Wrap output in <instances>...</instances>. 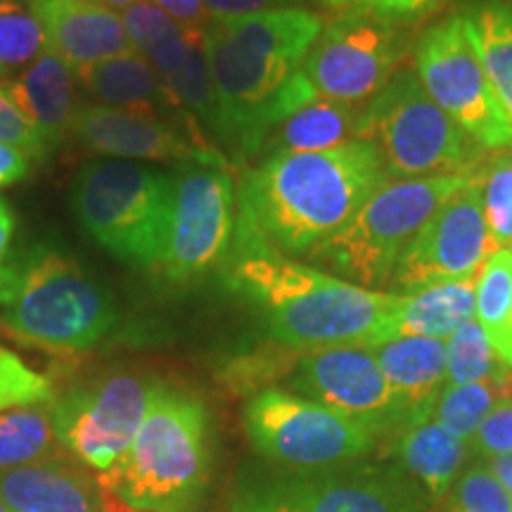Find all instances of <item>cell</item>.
Returning <instances> with one entry per match:
<instances>
[{
    "label": "cell",
    "mask_w": 512,
    "mask_h": 512,
    "mask_svg": "<svg viewBox=\"0 0 512 512\" xmlns=\"http://www.w3.org/2000/svg\"><path fill=\"white\" fill-rule=\"evenodd\" d=\"M387 181L375 150L354 140L325 152H275L240 185L233 261L313 254Z\"/></svg>",
    "instance_id": "cell-1"
},
{
    "label": "cell",
    "mask_w": 512,
    "mask_h": 512,
    "mask_svg": "<svg viewBox=\"0 0 512 512\" xmlns=\"http://www.w3.org/2000/svg\"><path fill=\"white\" fill-rule=\"evenodd\" d=\"M323 27L299 8L211 19L204 48L219 107L214 136L223 145L252 157L280 121L318 98L302 64Z\"/></svg>",
    "instance_id": "cell-2"
},
{
    "label": "cell",
    "mask_w": 512,
    "mask_h": 512,
    "mask_svg": "<svg viewBox=\"0 0 512 512\" xmlns=\"http://www.w3.org/2000/svg\"><path fill=\"white\" fill-rule=\"evenodd\" d=\"M235 287L261 306L275 342L297 351L377 347L392 339L401 294L366 290L280 254L233 261Z\"/></svg>",
    "instance_id": "cell-3"
},
{
    "label": "cell",
    "mask_w": 512,
    "mask_h": 512,
    "mask_svg": "<svg viewBox=\"0 0 512 512\" xmlns=\"http://www.w3.org/2000/svg\"><path fill=\"white\" fill-rule=\"evenodd\" d=\"M98 482L133 512H192L209 482V415L195 396L157 382L145 420Z\"/></svg>",
    "instance_id": "cell-4"
},
{
    "label": "cell",
    "mask_w": 512,
    "mask_h": 512,
    "mask_svg": "<svg viewBox=\"0 0 512 512\" xmlns=\"http://www.w3.org/2000/svg\"><path fill=\"white\" fill-rule=\"evenodd\" d=\"M0 320L38 347L88 351L112 335L119 313L79 261L36 245L3 268Z\"/></svg>",
    "instance_id": "cell-5"
},
{
    "label": "cell",
    "mask_w": 512,
    "mask_h": 512,
    "mask_svg": "<svg viewBox=\"0 0 512 512\" xmlns=\"http://www.w3.org/2000/svg\"><path fill=\"white\" fill-rule=\"evenodd\" d=\"M174 178L124 159L81 164L72 207L88 238L128 266L157 268L169 230Z\"/></svg>",
    "instance_id": "cell-6"
},
{
    "label": "cell",
    "mask_w": 512,
    "mask_h": 512,
    "mask_svg": "<svg viewBox=\"0 0 512 512\" xmlns=\"http://www.w3.org/2000/svg\"><path fill=\"white\" fill-rule=\"evenodd\" d=\"M356 140L368 143L387 181L475 171L479 147L427 95L415 72H399L361 110Z\"/></svg>",
    "instance_id": "cell-7"
},
{
    "label": "cell",
    "mask_w": 512,
    "mask_h": 512,
    "mask_svg": "<svg viewBox=\"0 0 512 512\" xmlns=\"http://www.w3.org/2000/svg\"><path fill=\"white\" fill-rule=\"evenodd\" d=\"M475 178V171L451 176L384 181L335 238L311 254L349 283L377 290L389 283L403 249L444 204Z\"/></svg>",
    "instance_id": "cell-8"
},
{
    "label": "cell",
    "mask_w": 512,
    "mask_h": 512,
    "mask_svg": "<svg viewBox=\"0 0 512 512\" xmlns=\"http://www.w3.org/2000/svg\"><path fill=\"white\" fill-rule=\"evenodd\" d=\"M245 427L256 451L297 475L356 463L377 434L349 415L285 389H261L245 406Z\"/></svg>",
    "instance_id": "cell-9"
},
{
    "label": "cell",
    "mask_w": 512,
    "mask_h": 512,
    "mask_svg": "<svg viewBox=\"0 0 512 512\" xmlns=\"http://www.w3.org/2000/svg\"><path fill=\"white\" fill-rule=\"evenodd\" d=\"M415 74L437 105L482 150L512 145V128L505 119L465 15L434 24L420 38Z\"/></svg>",
    "instance_id": "cell-10"
},
{
    "label": "cell",
    "mask_w": 512,
    "mask_h": 512,
    "mask_svg": "<svg viewBox=\"0 0 512 512\" xmlns=\"http://www.w3.org/2000/svg\"><path fill=\"white\" fill-rule=\"evenodd\" d=\"M169 230L159 271L169 283H190L230 252L235 233V183L226 159L185 162L171 174Z\"/></svg>",
    "instance_id": "cell-11"
},
{
    "label": "cell",
    "mask_w": 512,
    "mask_h": 512,
    "mask_svg": "<svg viewBox=\"0 0 512 512\" xmlns=\"http://www.w3.org/2000/svg\"><path fill=\"white\" fill-rule=\"evenodd\" d=\"M155 387V380L124 373L69 389L50 401L57 441L86 467L110 470L136 439Z\"/></svg>",
    "instance_id": "cell-12"
},
{
    "label": "cell",
    "mask_w": 512,
    "mask_h": 512,
    "mask_svg": "<svg viewBox=\"0 0 512 512\" xmlns=\"http://www.w3.org/2000/svg\"><path fill=\"white\" fill-rule=\"evenodd\" d=\"M399 57L394 24L373 10H356L325 24L302 64V76L318 98L358 107L387 86Z\"/></svg>",
    "instance_id": "cell-13"
},
{
    "label": "cell",
    "mask_w": 512,
    "mask_h": 512,
    "mask_svg": "<svg viewBox=\"0 0 512 512\" xmlns=\"http://www.w3.org/2000/svg\"><path fill=\"white\" fill-rule=\"evenodd\" d=\"M494 252L486 228L482 176L475 174L403 249L389 285L411 294L422 287L475 278Z\"/></svg>",
    "instance_id": "cell-14"
},
{
    "label": "cell",
    "mask_w": 512,
    "mask_h": 512,
    "mask_svg": "<svg viewBox=\"0 0 512 512\" xmlns=\"http://www.w3.org/2000/svg\"><path fill=\"white\" fill-rule=\"evenodd\" d=\"M299 396L349 415L375 434L403 430V413L380 363L368 347L302 351L292 373Z\"/></svg>",
    "instance_id": "cell-15"
},
{
    "label": "cell",
    "mask_w": 512,
    "mask_h": 512,
    "mask_svg": "<svg viewBox=\"0 0 512 512\" xmlns=\"http://www.w3.org/2000/svg\"><path fill=\"white\" fill-rule=\"evenodd\" d=\"M69 131L81 147L107 159L176 164L221 159L214 147L200 145L169 119L155 117V114L83 105L74 110Z\"/></svg>",
    "instance_id": "cell-16"
},
{
    "label": "cell",
    "mask_w": 512,
    "mask_h": 512,
    "mask_svg": "<svg viewBox=\"0 0 512 512\" xmlns=\"http://www.w3.org/2000/svg\"><path fill=\"white\" fill-rule=\"evenodd\" d=\"M304 512H427L430 496L399 465H344L280 484Z\"/></svg>",
    "instance_id": "cell-17"
},
{
    "label": "cell",
    "mask_w": 512,
    "mask_h": 512,
    "mask_svg": "<svg viewBox=\"0 0 512 512\" xmlns=\"http://www.w3.org/2000/svg\"><path fill=\"white\" fill-rule=\"evenodd\" d=\"M43 34L46 48L76 69L128 53L124 19L95 0H27Z\"/></svg>",
    "instance_id": "cell-18"
},
{
    "label": "cell",
    "mask_w": 512,
    "mask_h": 512,
    "mask_svg": "<svg viewBox=\"0 0 512 512\" xmlns=\"http://www.w3.org/2000/svg\"><path fill=\"white\" fill-rule=\"evenodd\" d=\"M0 501L10 512H107L98 479L64 453L0 472Z\"/></svg>",
    "instance_id": "cell-19"
},
{
    "label": "cell",
    "mask_w": 512,
    "mask_h": 512,
    "mask_svg": "<svg viewBox=\"0 0 512 512\" xmlns=\"http://www.w3.org/2000/svg\"><path fill=\"white\" fill-rule=\"evenodd\" d=\"M370 349L399 403L403 427L432 420L446 384V339L394 337Z\"/></svg>",
    "instance_id": "cell-20"
},
{
    "label": "cell",
    "mask_w": 512,
    "mask_h": 512,
    "mask_svg": "<svg viewBox=\"0 0 512 512\" xmlns=\"http://www.w3.org/2000/svg\"><path fill=\"white\" fill-rule=\"evenodd\" d=\"M74 67L50 48L5 86L17 110L34 124L50 147L67 136L74 117Z\"/></svg>",
    "instance_id": "cell-21"
},
{
    "label": "cell",
    "mask_w": 512,
    "mask_h": 512,
    "mask_svg": "<svg viewBox=\"0 0 512 512\" xmlns=\"http://www.w3.org/2000/svg\"><path fill=\"white\" fill-rule=\"evenodd\" d=\"M76 76L81 86L105 107L155 114L162 119H169V114H181L164 81L136 50L76 69Z\"/></svg>",
    "instance_id": "cell-22"
},
{
    "label": "cell",
    "mask_w": 512,
    "mask_h": 512,
    "mask_svg": "<svg viewBox=\"0 0 512 512\" xmlns=\"http://www.w3.org/2000/svg\"><path fill=\"white\" fill-rule=\"evenodd\" d=\"M470 451L467 441L458 439L434 420L403 427L394 444L396 465L422 486L432 503L451 491Z\"/></svg>",
    "instance_id": "cell-23"
},
{
    "label": "cell",
    "mask_w": 512,
    "mask_h": 512,
    "mask_svg": "<svg viewBox=\"0 0 512 512\" xmlns=\"http://www.w3.org/2000/svg\"><path fill=\"white\" fill-rule=\"evenodd\" d=\"M477 309V275L422 287L418 292L401 294L396 311L394 337H437L448 339L460 325L472 320Z\"/></svg>",
    "instance_id": "cell-24"
},
{
    "label": "cell",
    "mask_w": 512,
    "mask_h": 512,
    "mask_svg": "<svg viewBox=\"0 0 512 512\" xmlns=\"http://www.w3.org/2000/svg\"><path fill=\"white\" fill-rule=\"evenodd\" d=\"M361 110L328 98H316L294 110L273 128L264 150L271 152H325L354 143Z\"/></svg>",
    "instance_id": "cell-25"
},
{
    "label": "cell",
    "mask_w": 512,
    "mask_h": 512,
    "mask_svg": "<svg viewBox=\"0 0 512 512\" xmlns=\"http://www.w3.org/2000/svg\"><path fill=\"white\" fill-rule=\"evenodd\" d=\"M465 17L475 36L477 53L482 57L491 91L512 128V3L510 0H486Z\"/></svg>",
    "instance_id": "cell-26"
},
{
    "label": "cell",
    "mask_w": 512,
    "mask_h": 512,
    "mask_svg": "<svg viewBox=\"0 0 512 512\" xmlns=\"http://www.w3.org/2000/svg\"><path fill=\"white\" fill-rule=\"evenodd\" d=\"M505 399H512V370L508 366L489 380L446 384L434 403L432 420L470 444L491 408Z\"/></svg>",
    "instance_id": "cell-27"
},
{
    "label": "cell",
    "mask_w": 512,
    "mask_h": 512,
    "mask_svg": "<svg viewBox=\"0 0 512 512\" xmlns=\"http://www.w3.org/2000/svg\"><path fill=\"white\" fill-rule=\"evenodd\" d=\"M50 406H22L0 413V472L62 456Z\"/></svg>",
    "instance_id": "cell-28"
},
{
    "label": "cell",
    "mask_w": 512,
    "mask_h": 512,
    "mask_svg": "<svg viewBox=\"0 0 512 512\" xmlns=\"http://www.w3.org/2000/svg\"><path fill=\"white\" fill-rule=\"evenodd\" d=\"M501 370V358L479 320H467L446 339V384L482 382Z\"/></svg>",
    "instance_id": "cell-29"
},
{
    "label": "cell",
    "mask_w": 512,
    "mask_h": 512,
    "mask_svg": "<svg viewBox=\"0 0 512 512\" xmlns=\"http://www.w3.org/2000/svg\"><path fill=\"white\" fill-rule=\"evenodd\" d=\"M477 320L486 335L512 328V252L496 249L477 275Z\"/></svg>",
    "instance_id": "cell-30"
},
{
    "label": "cell",
    "mask_w": 512,
    "mask_h": 512,
    "mask_svg": "<svg viewBox=\"0 0 512 512\" xmlns=\"http://www.w3.org/2000/svg\"><path fill=\"white\" fill-rule=\"evenodd\" d=\"M46 48V34L29 3L0 0V72L29 67Z\"/></svg>",
    "instance_id": "cell-31"
},
{
    "label": "cell",
    "mask_w": 512,
    "mask_h": 512,
    "mask_svg": "<svg viewBox=\"0 0 512 512\" xmlns=\"http://www.w3.org/2000/svg\"><path fill=\"white\" fill-rule=\"evenodd\" d=\"M53 394V384L46 375L36 373L15 351L0 344V413L50 403Z\"/></svg>",
    "instance_id": "cell-32"
},
{
    "label": "cell",
    "mask_w": 512,
    "mask_h": 512,
    "mask_svg": "<svg viewBox=\"0 0 512 512\" xmlns=\"http://www.w3.org/2000/svg\"><path fill=\"white\" fill-rule=\"evenodd\" d=\"M484 214L494 249L512 247V157H498L482 176Z\"/></svg>",
    "instance_id": "cell-33"
},
{
    "label": "cell",
    "mask_w": 512,
    "mask_h": 512,
    "mask_svg": "<svg viewBox=\"0 0 512 512\" xmlns=\"http://www.w3.org/2000/svg\"><path fill=\"white\" fill-rule=\"evenodd\" d=\"M448 512H512V496L489 467L472 465L451 486Z\"/></svg>",
    "instance_id": "cell-34"
},
{
    "label": "cell",
    "mask_w": 512,
    "mask_h": 512,
    "mask_svg": "<svg viewBox=\"0 0 512 512\" xmlns=\"http://www.w3.org/2000/svg\"><path fill=\"white\" fill-rule=\"evenodd\" d=\"M0 143L22 147L29 157H46L53 147L41 136V131L17 110V105L0 88Z\"/></svg>",
    "instance_id": "cell-35"
},
{
    "label": "cell",
    "mask_w": 512,
    "mask_h": 512,
    "mask_svg": "<svg viewBox=\"0 0 512 512\" xmlns=\"http://www.w3.org/2000/svg\"><path fill=\"white\" fill-rule=\"evenodd\" d=\"M470 448L479 458H501L512 453V399H505L491 408L475 437L470 441Z\"/></svg>",
    "instance_id": "cell-36"
},
{
    "label": "cell",
    "mask_w": 512,
    "mask_h": 512,
    "mask_svg": "<svg viewBox=\"0 0 512 512\" xmlns=\"http://www.w3.org/2000/svg\"><path fill=\"white\" fill-rule=\"evenodd\" d=\"M233 512H304L290 496L285 494L283 486L266 491H252L235 503Z\"/></svg>",
    "instance_id": "cell-37"
},
{
    "label": "cell",
    "mask_w": 512,
    "mask_h": 512,
    "mask_svg": "<svg viewBox=\"0 0 512 512\" xmlns=\"http://www.w3.org/2000/svg\"><path fill=\"white\" fill-rule=\"evenodd\" d=\"M159 10H164L171 19L188 29L207 31L211 24L209 12L204 10L202 0H152Z\"/></svg>",
    "instance_id": "cell-38"
},
{
    "label": "cell",
    "mask_w": 512,
    "mask_h": 512,
    "mask_svg": "<svg viewBox=\"0 0 512 512\" xmlns=\"http://www.w3.org/2000/svg\"><path fill=\"white\" fill-rule=\"evenodd\" d=\"M31 157L22 147L0 143V188H8L29 176Z\"/></svg>",
    "instance_id": "cell-39"
},
{
    "label": "cell",
    "mask_w": 512,
    "mask_h": 512,
    "mask_svg": "<svg viewBox=\"0 0 512 512\" xmlns=\"http://www.w3.org/2000/svg\"><path fill=\"white\" fill-rule=\"evenodd\" d=\"M439 0H368L370 10L384 19H413L430 12Z\"/></svg>",
    "instance_id": "cell-40"
},
{
    "label": "cell",
    "mask_w": 512,
    "mask_h": 512,
    "mask_svg": "<svg viewBox=\"0 0 512 512\" xmlns=\"http://www.w3.org/2000/svg\"><path fill=\"white\" fill-rule=\"evenodd\" d=\"M275 0H202L204 10L211 19H228V17H245L254 12L271 10Z\"/></svg>",
    "instance_id": "cell-41"
},
{
    "label": "cell",
    "mask_w": 512,
    "mask_h": 512,
    "mask_svg": "<svg viewBox=\"0 0 512 512\" xmlns=\"http://www.w3.org/2000/svg\"><path fill=\"white\" fill-rule=\"evenodd\" d=\"M12 233H15V211H12L8 200L0 197V275H3L5 259H8Z\"/></svg>",
    "instance_id": "cell-42"
},
{
    "label": "cell",
    "mask_w": 512,
    "mask_h": 512,
    "mask_svg": "<svg viewBox=\"0 0 512 512\" xmlns=\"http://www.w3.org/2000/svg\"><path fill=\"white\" fill-rule=\"evenodd\" d=\"M484 465L489 467L491 472H494V477L503 484V489L512 496V453H510V456H501V458H489Z\"/></svg>",
    "instance_id": "cell-43"
},
{
    "label": "cell",
    "mask_w": 512,
    "mask_h": 512,
    "mask_svg": "<svg viewBox=\"0 0 512 512\" xmlns=\"http://www.w3.org/2000/svg\"><path fill=\"white\" fill-rule=\"evenodd\" d=\"M491 344H494L498 358H501L503 366H508L512 370V328L501 332V335L491 337Z\"/></svg>",
    "instance_id": "cell-44"
},
{
    "label": "cell",
    "mask_w": 512,
    "mask_h": 512,
    "mask_svg": "<svg viewBox=\"0 0 512 512\" xmlns=\"http://www.w3.org/2000/svg\"><path fill=\"white\" fill-rule=\"evenodd\" d=\"M95 3L105 5V8H110L114 12H124L128 8H133V5L143 3V0H95Z\"/></svg>",
    "instance_id": "cell-45"
},
{
    "label": "cell",
    "mask_w": 512,
    "mask_h": 512,
    "mask_svg": "<svg viewBox=\"0 0 512 512\" xmlns=\"http://www.w3.org/2000/svg\"><path fill=\"white\" fill-rule=\"evenodd\" d=\"M330 5H342V3H358V0H325Z\"/></svg>",
    "instance_id": "cell-46"
},
{
    "label": "cell",
    "mask_w": 512,
    "mask_h": 512,
    "mask_svg": "<svg viewBox=\"0 0 512 512\" xmlns=\"http://www.w3.org/2000/svg\"><path fill=\"white\" fill-rule=\"evenodd\" d=\"M0 512H10V508L3 501H0Z\"/></svg>",
    "instance_id": "cell-47"
},
{
    "label": "cell",
    "mask_w": 512,
    "mask_h": 512,
    "mask_svg": "<svg viewBox=\"0 0 512 512\" xmlns=\"http://www.w3.org/2000/svg\"><path fill=\"white\" fill-rule=\"evenodd\" d=\"M510 252H512V249H510Z\"/></svg>",
    "instance_id": "cell-48"
}]
</instances>
